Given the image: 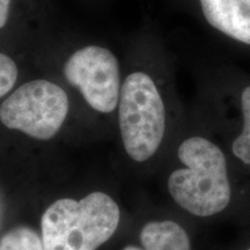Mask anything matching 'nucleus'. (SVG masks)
<instances>
[{
	"label": "nucleus",
	"mask_w": 250,
	"mask_h": 250,
	"mask_svg": "<svg viewBox=\"0 0 250 250\" xmlns=\"http://www.w3.org/2000/svg\"><path fill=\"white\" fill-rule=\"evenodd\" d=\"M64 74L96 111L108 114L115 110L121 94L120 68L108 49L90 45L78 50L65 62Z\"/></svg>",
	"instance_id": "5"
},
{
	"label": "nucleus",
	"mask_w": 250,
	"mask_h": 250,
	"mask_svg": "<svg viewBox=\"0 0 250 250\" xmlns=\"http://www.w3.org/2000/svg\"><path fill=\"white\" fill-rule=\"evenodd\" d=\"M208 22L225 35L250 45V0H199Z\"/></svg>",
	"instance_id": "6"
},
{
	"label": "nucleus",
	"mask_w": 250,
	"mask_h": 250,
	"mask_svg": "<svg viewBox=\"0 0 250 250\" xmlns=\"http://www.w3.org/2000/svg\"><path fill=\"white\" fill-rule=\"evenodd\" d=\"M243 127L241 133L233 142V154L245 165H250V86L245 88L241 95Z\"/></svg>",
	"instance_id": "9"
},
{
	"label": "nucleus",
	"mask_w": 250,
	"mask_h": 250,
	"mask_svg": "<svg viewBox=\"0 0 250 250\" xmlns=\"http://www.w3.org/2000/svg\"><path fill=\"white\" fill-rule=\"evenodd\" d=\"M67 112L68 98L61 87L48 80H34L2 102L0 121L8 129L48 140L61 129Z\"/></svg>",
	"instance_id": "4"
},
{
	"label": "nucleus",
	"mask_w": 250,
	"mask_h": 250,
	"mask_svg": "<svg viewBox=\"0 0 250 250\" xmlns=\"http://www.w3.org/2000/svg\"><path fill=\"white\" fill-rule=\"evenodd\" d=\"M9 4L11 0H0V28H2L7 22Z\"/></svg>",
	"instance_id": "11"
},
{
	"label": "nucleus",
	"mask_w": 250,
	"mask_h": 250,
	"mask_svg": "<svg viewBox=\"0 0 250 250\" xmlns=\"http://www.w3.org/2000/svg\"><path fill=\"white\" fill-rule=\"evenodd\" d=\"M118 223L120 208L103 192L80 201L58 199L41 220L43 250H96L116 232Z\"/></svg>",
	"instance_id": "2"
},
{
	"label": "nucleus",
	"mask_w": 250,
	"mask_h": 250,
	"mask_svg": "<svg viewBox=\"0 0 250 250\" xmlns=\"http://www.w3.org/2000/svg\"><path fill=\"white\" fill-rule=\"evenodd\" d=\"M18 79V67L8 56L0 54V98L13 88Z\"/></svg>",
	"instance_id": "10"
},
{
	"label": "nucleus",
	"mask_w": 250,
	"mask_h": 250,
	"mask_svg": "<svg viewBox=\"0 0 250 250\" xmlns=\"http://www.w3.org/2000/svg\"><path fill=\"white\" fill-rule=\"evenodd\" d=\"M143 247L126 246L123 250H190L186 230L174 221H151L140 232Z\"/></svg>",
	"instance_id": "7"
},
{
	"label": "nucleus",
	"mask_w": 250,
	"mask_h": 250,
	"mask_svg": "<svg viewBox=\"0 0 250 250\" xmlns=\"http://www.w3.org/2000/svg\"><path fill=\"white\" fill-rule=\"evenodd\" d=\"M0 250H43L42 239L31 228L19 226L0 237Z\"/></svg>",
	"instance_id": "8"
},
{
	"label": "nucleus",
	"mask_w": 250,
	"mask_h": 250,
	"mask_svg": "<svg viewBox=\"0 0 250 250\" xmlns=\"http://www.w3.org/2000/svg\"><path fill=\"white\" fill-rule=\"evenodd\" d=\"M186 168L168 179V191L181 208L197 217L223 212L232 197L224 152L210 140L191 137L177 149Z\"/></svg>",
	"instance_id": "1"
},
{
	"label": "nucleus",
	"mask_w": 250,
	"mask_h": 250,
	"mask_svg": "<svg viewBox=\"0 0 250 250\" xmlns=\"http://www.w3.org/2000/svg\"><path fill=\"white\" fill-rule=\"evenodd\" d=\"M120 129L125 151L143 162L155 154L166 129L165 105L151 77L143 72L130 74L120 94Z\"/></svg>",
	"instance_id": "3"
},
{
	"label": "nucleus",
	"mask_w": 250,
	"mask_h": 250,
	"mask_svg": "<svg viewBox=\"0 0 250 250\" xmlns=\"http://www.w3.org/2000/svg\"><path fill=\"white\" fill-rule=\"evenodd\" d=\"M248 250H250V249H248Z\"/></svg>",
	"instance_id": "12"
}]
</instances>
